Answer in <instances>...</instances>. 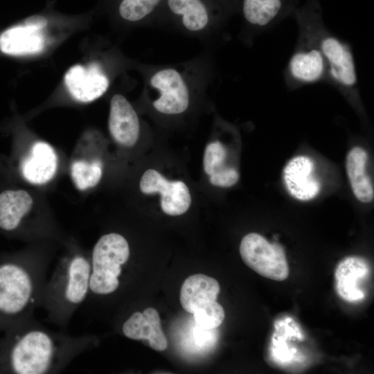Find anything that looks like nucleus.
I'll list each match as a JSON object with an SVG mask.
<instances>
[{"label": "nucleus", "instance_id": "9d476101", "mask_svg": "<svg viewBox=\"0 0 374 374\" xmlns=\"http://www.w3.org/2000/svg\"><path fill=\"white\" fill-rule=\"evenodd\" d=\"M243 262L252 270L267 278L283 281L289 276V266L283 247L271 243L257 233L245 235L240 244Z\"/></svg>", "mask_w": 374, "mask_h": 374}, {"label": "nucleus", "instance_id": "0eeeda50", "mask_svg": "<svg viewBox=\"0 0 374 374\" xmlns=\"http://www.w3.org/2000/svg\"><path fill=\"white\" fill-rule=\"evenodd\" d=\"M130 256L129 242L121 233L109 232L99 238L89 254L90 288L84 309L110 297L121 289L124 268Z\"/></svg>", "mask_w": 374, "mask_h": 374}, {"label": "nucleus", "instance_id": "4468645a", "mask_svg": "<svg viewBox=\"0 0 374 374\" xmlns=\"http://www.w3.org/2000/svg\"><path fill=\"white\" fill-rule=\"evenodd\" d=\"M33 199L25 190L7 188L0 192V232L8 235L26 233L27 219Z\"/></svg>", "mask_w": 374, "mask_h": 374}, {"label": "nucleus", "instance_id": "7ed1b4c3", "mask_svg": "<svg viewBox=\"0 0 374 374\" xmlns=\"http://www.w3.org/2000/svg\"><path fill=\"white\" fill-rule=\"evenodd\" d=\"M145 87L153 98L152 107L163 115L185 113L195 95L209 87L214 75V65L208 53L190 60L170 64H147Z\"/></svg>", "mask_w": 374, "mask_h": 374}, {"label": "nucleus", "instance_id": "bb28decb", "mask_svg": "<svg viewBox=\"0 0 374 374\" xmlns=\"http://www.w3.org/2000/svg\"><path fill=\"white\" fill-rule=\"evenodd\" d=\"M47 19L44 16L35 15L26 18L24 24L30 28L41 30L47 25Z\"/></svg>", "mask_w": 374, "mask_h": 374}, {"label": "nucleus", "instance_id": "412c9836", "mask_svg": "<svg viewBox=\"0 0 374 374\" xmlns=\"http://www.w3.org/2000/svg\"><path fill=\"white\" fill-rule=\"evenodd\" d=\"M367 160L366 151L359 146L353 148L346 159V170L351 189L355 197L362 203H369L374 198L373 186L366 171Z\"/></svg>", "mask_w": 374, "mask_h": 374}, {"label": "nucleus", "instance_id": "b1692460", "mask_svg": "<svg viewBox=\"0 0 374 374\" xmlns=\"http://www.w3.org/2000/svg\"><path fill=\"white\" fill-rule=\"evenodd\" d=\"M193 314L197 324L206 330H211L220 326L225 317L223 307L216 301L206 303Z\"/></svg>", "mask_w": 374, "mask_h": 374}, {"label": "nucleus", "instance_id": "f8f14e48", "mask_svg": "<svg viewBox=\"0 0 374 374\" xmlns=\"http://www.w3.org/2000/svg\"><path fill=\"white\" fill-rule=\"evenodd\" d=\"M64 84L75 100L89 103L107 91L109 78L101 64L93 62L87 66L76 64L71 67L64 75Z\"/></svg>", "mask_w": 374, "mask_h": 374}, {"label": "nucleus", "instance_id": "dca6fc26", "mask_svg": "<svg viewBox=\"0 0 374 374\" xmlns=\"http://www.w3.org/2000/svg\"><path fill=\"white\" fill-rule=\"evenodd\" d=\"M121 330L129 339L148 340L150 347L155 350L163 351L168 347L159 313L154 308L132 312L121 323Z\"/></svg>", "mask_w": 374, "mask_h": 374}, {"label": "nucleus", "instance_id": "39448f33", "mask_svg": "<svg viewBox=\"0 0 374 374\" xmlns=\"http://www.w3.org/2000/svg\"><path fill=\"white\" fill-rule=\"evenodd\" d=\"M292 16L296 24L306 28L317 42L327 66V83L355 104L360 96L352 48L326 26L319 1L303 0Z\"/></svg>", "mask_w": 374, "mask_h": 374}, {"label": "nucleus", "instance_id": "2eb2a0df", "mask_svg": "<svg viewBox=\"0 0 374 374\" xmlns=\"http://www.w3.org/2000/svg\"><path fill=\"white\" fill-rule=\"evenodd\" d=\"M108 127L113 139L121 146L132 147L139 138V116L122 94L116 93L111 98Z\"/></svg>", "mask_w": 374, "mask_h": 374}, {"label": "nucleus", "instance_id": "aec40b11", "mask_svg": "<svg viewBox=\"0 0 374 374\" xmlns=\"http://www.w3.org/2000/svg\"><path fill=\"white\" fill-rule=\"evenodd\" d=\"M44 46L40 30L24 24L5 30L0 35V49L8 55H22L38 53Z\"/></svg>", "mask_w": 374, "mask_h": 374}, {"label": "nucleus", "instance_id": "423d86ee", "mask_svg": "<svg viewBox=\"0 0 374 374\" xmlns=\"http://www.w3.org/2000/svg\"><path fill=\"white\" fill-rule=\"evenodd\" d=\"M233 15L231 0H166L159 25L209 42L224 33Z\"/></svg>", "mask_w": 374, "mask_h": 374}, {"label": "nucleus", "instance_id": "20e7f679", "mask_svg": "<svg viewBox=\"0 0 374 374\" xmlns=\"http://www.w3.org/2000/svg\"><path fill=\"white\" fill-rule=\"evenodd\" d=\"M91 273L89 254L69 246L44 287L39 307L45 310L48 322L67 331L74 314L87 300Z\"/></svg>", "mask_w": 374, "mask_h": 374}, {"label": "nucleus", "instance_id": "f3484780", "mask_svg": "<svg viewBox=\"0 0 374 374\" xmlns=\"http://www.w3.org/2000/svg\"><path fill=\"white\" fill-rule=\"evenodd\" d=\"M57 166L58 158L54 148L46 142L37 141L20 161L19 170L28 182L41 185L53 178Z\"/></svg>", "mask_w": 374, "mask_h": 374}, {"label": "nucleus", "instance_id": "a878e982", "mask_svg": "<svg viewBox=\"0 0 374 374\" xmlns=\"http://www.w3.org/2000/svg\"><path fill=\"white\" fill-rule=\"evenodd\" d=\"M239 179V173L232 167L224 166L209 175L211 184L223 188L235 185Z\"/></svg>", "mask_w": 374, "mask_h": 374}, {"label": "nucleus", "instance_id": "ddd939ff", "mask_svg": "<svg viewBox=\"0 0 374 374\" xmlns=\"http://www.w3.org/2000/svg\"><path fill=\"white\" fill-rule=\"evenodd\" d=\"M314 168L313 160L305 155L296 156L286 163L283 180L290 195L300 201H310L318 195L321 185Z\"/></svg>", "mask_w": 374, "mask_h": 374}, {"label": "nucleus", "instance_id": "4be33fe9", "mask_svg": "<svg viewBox=\"0 0 374 374\" xmlns=\"http://www.w3.org/2000/svg\"><path fill=\"white\" fill-rule=\"evenodd\" d=\"M166 0H116L119 19L132 25H154L160 21Z\"/></svg>", "mask_w": 374, "mask_h": 374}, {"label": "nucleus", "instance_id": "1a4fd4ad", "mask_svg": "<svg viewBox=\"0 0 374 374\" xmlns=\"http://www.w3.org/2000/svg\"><path fill=\"white\" fill-rule=\"evenodd\" d=\"M234 14L242 21V37L249 44L286 17L303 0H231Z\"/></svg>", "mask_w": 374, "mask_h": 374}, {"label": "nucleus", "instance_id": "a211bd4d", "mask_svg": "<svg viewBox=\"0 0 374 374\" xmlns=\"http://www.w3.org/2000/svg\"><path fill=\"white\" fill-rule=\"evenodd\" d=\"M369 272V265L362 257L352 256L341 260L335 270V290L338 296L348 302L363 299L365 294L359 284Z\"/></svg>", "mask_w": 374, "mask_h": 374}, {"label": "nucleus", "instance_id": "6ab92c4d", "mask_svg": "<svg viewBox=\"0 0 374 374\" xmlns=\"http://www.w3.org/2000/svg\"><path fill=\"white\" fill-rule=\"evenodd\" d=\"M220 291L216 279L202 274H194L188 277L181 285L180 303L186 312L193 314L206 303L216 301Z\"/></svg>", "mask_w": 374, "mask_h": 374}, {"label": "nucleus", "instance_id": "9b49d317", "mask_svg": "<svg viewBox=\"0 0 374 374\" xmlns=\"http://www.w3.org/2000/svg\"><path fill=\"white\" fill-rule=\"evenodd\" d=\"M140 190L144 194L161 195V206L169 215L186 213L191 204L188 186L181 181H168L155 170H146L140 181Z\"/></svg>", "mask_w": 374, "mask_h": 374}, {"label": "nucleus", "instance_id": "5701e85b", "mask_svg": "<svg viewBox=\"0 0 374 374\" xmlns=\"http://www.w3.org/2000/svg\"><path fill=\"white\" fill-rule=\"evenodd\" d=\"M70 174L75 186L80 190H86L100 182L103 163L99 159L75 160L71 165Z\"/></svg>", "mask_w": 374, "mask_h": 374}, {"label": "nucleus", "instance_id": "6e6552de", "mask_svg": "<svg viewBox=\"0 0 374 374\" xmlns=\"http://www.w3.org/2000/svg\"><path fill=\"white\" fill-rule=\"evenodd\" d=\"M298 37L292 54L283 71L290 89L328 81L327 66L317 42L303 26L297 24Z\"/></svg>", "mask_w": 374, "mask_h": 374}, {"label": "nucleus", "instance_id": "f257e3e1", "mask_svg": "<svg viewBox=\"0 0 374 374\" xmlns=\"http://www.w3.org/2000/svg\"><path fill=\"white\" fill-rule=\"evenodd\" d=\"M98 344L94 335L52 330L34 317L0 338V373H60Z\"/></svg>", "mask_w": 374, "mask_h": 374}, {"label": "nucleus", "instance_id": "f03ea898", "mask_svg": "<svg viewBox=\"0 0 374 374\" xmlns=\"http://www.w3.org/2000/svg\"><path fill=\"white\" fill-rule=\"evenodd\" d=\"M52 255L37 249L0 255V332L35 317Z\"/></svg>", "mask_w": 374, "mask_h": 374}, {"label": "nucleus", "instance_id": "393cba45", "mask_svg": "<svg viewBox=\"0 0 374 374\" xmlns=\"http://www.w3.org/2000/svg\"><path fill=\"white\" fill-rule=\"evenodd\" d=\"M226 157V150L224 145L219 141H213L206 147L203 167L208 176L224 166Z\"/></svg>", "mask_w": 374, "mask_h": 374}]
</instances>
